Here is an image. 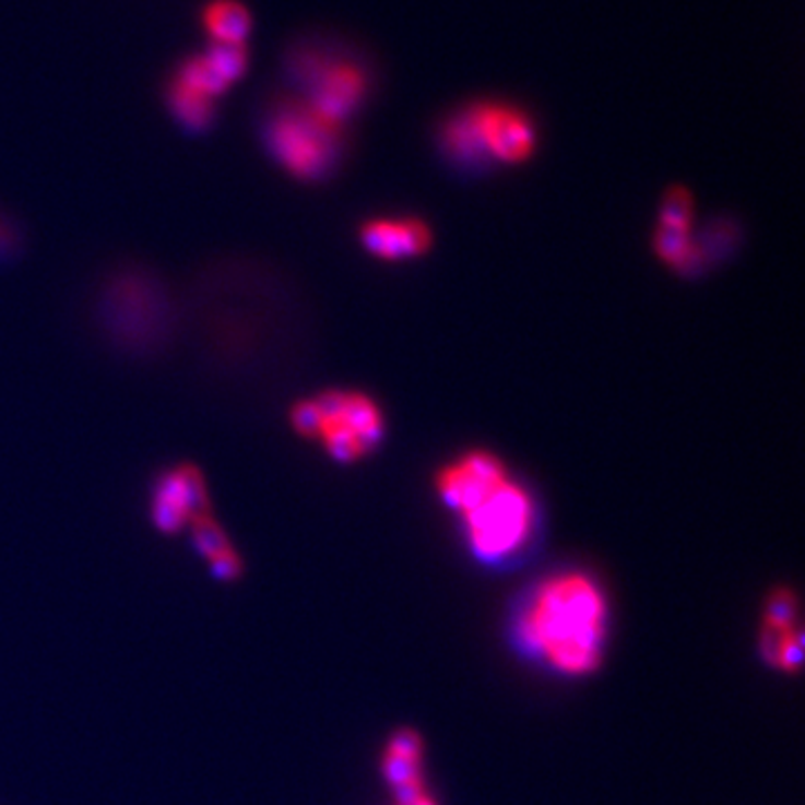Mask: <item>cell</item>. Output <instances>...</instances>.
I'll return each mask as SVG.
<instances>
[{"label":"cell","instance_id":"6da1fadb","mask_svg":"<svg viewBox=\"0 0 805 805\" xmlns=\"http://www.w3.org/2000/svg\"><path fill=\"white\" fill-rule=\"evenodd\" d=\"M517 640L524 651L564 678H587L604 660L608 600L584 571L544 578L517 615Z\"/></svg>","mask_w":805,"mask_h":805},{"label":"cell","instance_id":"7a4b0ae2","mask_svg":"<svg viewBox=\"0 0 805 805\" xmlns=\"http://www.w3.org/2000/svg\"><path fill=\"white\" fill-rule=\"evenodd\" d=\"M439 499L459 514L470 553L499 564L522 553L537 529V504L488 450H470L437 475Z\"/></svg>","mask_w":805,"mask_h":805},{"label":"cell","instance_id":"3957f363","mask_svg":"<svg viewBox=\"0 0 805 805\" xmlns=\"http://www.w3.org/2000/svg\"><path fill=\"white\" fill-rule=\"evenodd\" d=\"M287 76L307 108L341 128L365 106L371 92L369 66L341 43L294 45L287 55Z\"/></svg>","mask_w":805,"mask_h":805},{"label":"cell","instance_id":"277c9868","mask_svg":"<svg viewBox=\"0 0 805 805\" xmlns=\"http://www.w3.org/2000/svg\"><path fill=\"white\" fill-rule=\"evenodd\" d=\"M446 157L465 168L486 164H522L537 149L533 117L504 102H480L457 110L441 126Z\"/></svg>","mask_w":805,"mask_h":805},{"label":"cell","instance_id":"5b68a950","mask_svg":"<svg viewBox=\"0 0 805 805\" xmlns=\"http://www.w3.org/2000/svg\"><path fill=\"white\" fill-rule=\"evenodd\" d=\"M292 428L339 463H356L383 441L386 418L378 403L363 392L331 390L298 401L289 412Z\"/></svg>","mask_w":805,"mask_h":805},{"label":"cell","instance_id":"8992f818","mask_svg":"<svg viewBox=\"0 0 805 805\" xmlns=\"http://www.w3.org/2000/svg\"><path fill=\"white\" fill-rule=\"evenodd\" d=\"M271 159L294 179L318 181L341 159L343 128L322 119L300 99L277 102L262 126Z\"/></svg>","mask_w":805,"mask_h":805},{"label":"cell","instance_id":"52a82bcc","mask_svg":"<svg viewBox=\"0 0 805 805\" xmlns=\"http://www.w3.org/2000/svg\"><path fill=\"white\" fill-rule=\"evenodd\" d=\"M204 512H211V508L202 470L198 465L184 463L164 472L153 493V524L162 533L175 535L191 524L193 517Z\"/></svg>","mask_w":805,"mask_h":805},{"label":"cell","instance_id":"ba28073f","mask_svg":"<svg viewBox=\"0 0 805 805\" xmlns=\"http://www.w3.org/2000/svg\"><path fill=\"white\" fill-rule=\"evenodd\" d=\"M360 245L386 262H403L423 256L433 245V230L418 217H374L360 228Z\"/></svg>","mask_w":805,"mask_h":805},{"label":"cell","instance_id":"9c48e42d","mask_svg":"<svg viewBox=\"0 0 805 805\" xmlns=\"http://www.w3.org/2000/svg\"><path fill=\"white\" fill-rule=\"evenodd\" d=\"M423 738L414 730H396L381 759V772L386 783L394 794V805H407L423 796L425 777H423Z\"/></svg>","mask_w":805,"mask_h":805},{"label":"cell","instance_id":"30bf717a","mask_svg":"<svg viewBox=\"0 0 805 805\" xmlns=\"http://www.w3.org/2000/svg\"><path fill=\"white\" fill-rule=\"evenodd\" d=\"M759 651L766 665L781 674H798L803 665V631L798 623H761Z\"/></svg>","mask_w":805,"mask_h":805},{"label":"cell","instance_id":"8fae6325","mask_svg":"<svg viewBox=\"0 0 805 805\" xmlns=\"http://www.w3.org/2000/svg\"><path fill=\"white\" fill-rule=\"evenodd\" d=\"M202 25L211 43H245L253 19L240 0H211L202 10Z\"/></svg>","mask_w":805,"mask_h":805},{"label":"cell","instance_id":"7c38bea8","mask_svg":"<svg viewBox=\"0 0 805 805\" xmlns=\"http://www.w3.org/2000/svg\"><path fill=\"white\" fill-rule=\"evenodd\" d=\"M166 104L173 117L177 119V123L193 132H202L211 128L217 115L215 99L179 83L177 79H173L166 87Z\"/></svg>","mask_w":805,"mask_h":805},{"label":"cell","instance_id":"4fadbf2b","mask_svg":"<svg viewBox=\"0 0 805 805\" xmlns=\"http://www.w3.org/2000/svg\"><path fill=\"white\" fill-rule=\"evenodd\" d=\"M173 79H177L179 83L206 94V97H211L215 102H217V97H222V94H226L230 90V85L222 79V74L215 70V66L211 63V59L206 55H193V57L184 59Z\"/></svg>","mask_w":805,"mask_h":805},{"label":"cell","instance_id":"5bb4252c","mask_svg":"<svg viewBox=\"0 0 805 805\" xmlns=\"http://www.w3.org/2000/svg\"><path fill=\"white\" fill-rule=\"evenodd\" d=\"M204 55L228 85L240 81L249 70V50L245 43H211Z\"/></svg>","mask_w":805,"mask_h":805},{"label":"cell","instance_id":"9a60e30c","mask_svg":"<svg viewBox=\"0 0 805 805\" xmlns=\"http://www.w3.org/2000/svg\"><path fill=\"white\" fill-rule=\"evenodd\" d=\"M188 526H191V531H193V542H196L198 551H200L206 559H211V557H215L217 553H222V551H226V548H230V546H233V544L228 542L226 533L222 531V526H220V524L215 522V519H213V514H211V512H204V514L193 517V519H191V524H188Z\"/></svg>","mask_w":805,"mask_h":805},{"label":"cell","instance_id":"2e32d148","mask_svg":"<svg viewBox=\"0 0 805 805\" xmlns=\"http://www.w3.org/2000/svg\"><path fill=\"white\" fill-rule=\"evenodd\" d=\"M761 623H774V625L798 623V600L792 589L781 587L768 593Z\"/></svg>","mask_w":805,"mask_h":805},{"label":"cell","instance_id":"e0dca14e","mask_svg":"<svg viewBox=\"0 0 805 805\" xmlns=\"http://www.w3.org/2000/svg\"><path fill=\"white\" fill-rule=\"evenodd\" d=\"M211 564V573L222 580V582H233L238 580L242 573H245V564H242V557L238 555V551H235L233 546L217 553L215 557L209 559Z\"/></svg>","mask_w":805,"mask_h":805},{"label":"cell","instance_id":"ac0fdd59","mask_svg":"<svg viewBox=\"0 0 805 805\" xmlns=\"http://www.w3.org/2000/svg\"><path fill=\"white\" fill-rule=\"evenodd\" d=\"M407 805H439V801H437L430 792H425L423 796H418L416 801H412V803H407Z\"/></svg>","mask_w":805,"mask_h":805}]
</instances>
